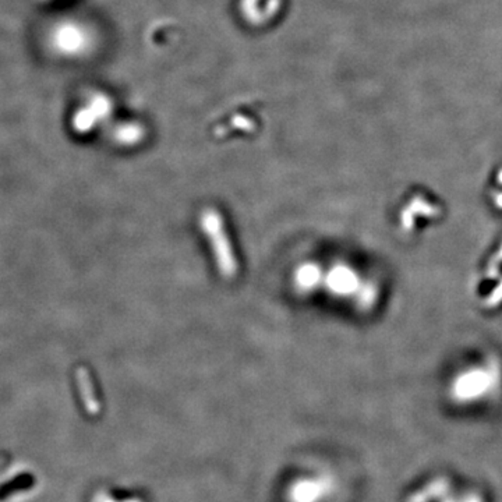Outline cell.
<instances>
[{"label":"cell","instance_id":"obj_1","mask_svg":"<svg viewBox=\"0 0 502 502\" xmlns=\"http://www.w3.org/2000/svg\"><path fill=\"white\" fill-rule=\"evenodd\" d=\"M201 226L211 241L219 272L225 277H233L237 273V262L219 213L213 209H205L201 215Z\"/></svg>","mask_w":502,"mask_h":502},{"label":"cell","instance_id":"obj_2","mask_svg":"<svg viewBox=\"0 0 502 502\" xmlns=\"http://www.w3.org/2000/svg\"><path fill=\"white\" fill-rule=\"evenodd\" d=\"M452 491V481L446 476H436L413 489L404 502H439Z\"/></svg>","mask_w":502,"mask_h":502},{"label":"cell","instance_id":"obj_3","mask_svg":"<svg viewBox=\"0 0 502 502\" xmlns=\"http://www.w3.org/2000/svg\"><path fill=\"white\" fill-rule=\"evenodd\" d=\"M487 378L482 374L464 375L455 385V395L460 399H471L481 395L487 388Z\"/></svg>","mask_w":502,"mask_h":502},{"label":"cell","instance_id":"obj_4","mask_svg":"<svg viewBox=\"0 0 502 502\" xmlns=\"http://www.w3.org/2000/svg\"><path fill=\"white\" fill-rule=\"evenodd\" d=\"M329 283L332 289H336L339 291H344L351 289L354 286V277L347 269H336L329 276Z\"/></svg>","mask_w":502,"mask_h":502},{"label":"cell","instance_id":"obj_5","mask_svg":"<svg viewBox=\"0 0 502 502\" xmlns=\"http://www.w3.org/2000/svg\"><path fill=\"white\" fill-rule=\"evenodd\" d=\"M439 502H485L484 496L481 492H478L477 489H467V491H462V492H449L443 499H441Z\"/></svg>","mask_w":502,"mask_h":502},{"label":"cell","instance_id":"obj_6","mask_svg":"<svg viewBox=\"0 0 502 502\" xmlns=\"http://www.w3.org/2000/svg\"><path fill=\"white\" fill-rule=\"evenodd\" d=\"M79 382L82 385V396H84V402L88 407V410L91 411H96L98 410V402L95 399V395L92 392V385H91V381L88 378V374L85 371H81L79 372Z\"/></svg>","mask_w":502,"mask_h":502},{"label":"cell","instance_id":"obj_7","mask_svg":"<svg viewBox=\"0 0 502 502\" xmlns=\"http://www.w3.org/2000/svg\"><path fill=\"white\" fill-rule=\"evenodd\" d=\"M318 279V269L315 266H304L297 273V282L301 283V286H311Z\"/></svg>","mask_w":502,"mask_h":502},{"label":"cell","instance_id":"obj_8","mask_svg":"<svg viewBox=\"0 0 502 502\" xmlns=\"http://www.w3.org/2000/svg\"><path fill=\"white\" fill-rule=\"evenodd\" d=\"M502 262V248L499 250V252L494 257V259L489 262V268H488V275L491 276V277H494V276H496V272H498V266H499V264Z\"/></svg>","mask_w":502,"mask_h":502},{"label":"cell","instance_id":"obj_9","mask_svg":"<svg viewBox=\"0 0 502 502\" xmlns=\"http://www.w3.org/2000/svg\"><path fill=\"white\" fill-rule=\"evenodd\" d=\"M501 300H502V283L495 289L492 296H489V298L487 300V305L495 307V305H498L501 303Z\"/></svg>","mask_w":502,"mask_h":502},{"label":"cell","instance_id":"obj_10","mask_svg":"<svg viewBox=\"0 0 502 502\" xmlns=\"http://www.w3.org/2000/svg\"><path fill=\"white\" fill-rule=\"evenodd\" d=\"M102 502H142L137 496H124V498H116L113 495H106Z\"/></svg>","mask_w":502,"mask_h":502},{"label":"cell","instance_id":"obj_11","mask_svg":"<svg viewBox=\"0 0 502 502\" xmlns=\"http://www.w3.org/2000/svg\"><path fill=\"white\" fill-rule=\"evenodd\" d=\"M496 205H498V206H501V208H502V194H501V195H498V197H496Z\"/></svg>","mask_w":502,"mask_h":502}]
</instances>
